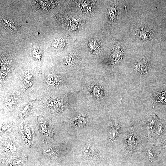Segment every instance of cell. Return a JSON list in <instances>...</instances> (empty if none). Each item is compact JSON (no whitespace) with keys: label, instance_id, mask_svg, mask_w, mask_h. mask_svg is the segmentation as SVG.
Here are the masks:
<instances>
[{"label":"cell","instance_id":"6da1fadb","mask_svg":"<svg viewBox=\"0 0 166 166\" xmlns=\"http://www.w3.org/2000/svg\"><path fill=\"white\" fill-rule=\"evenodd\" d=\"M149 61L147 58H141L138 60L134 65L136 72L140 75L146 74L150 68Z\"/></svg>","mask_w":166,"mask_h":166},{"label":"cell","instance_id":"7a4b0ae2","mask_svg":"<svg viewBox=\"0 0 166 166\" xmlns=\"http://www.w3.org/2000/svg\"><path fill=\"white\" fill-rule=\"evenodd\" d=\"M136 137L134 133L130 132L127 136V146L131 151L133 150L136 145Z\"/></svg>","mask_w":166,"mask_h":166},{"label":"cell","instance_id":"3957f363","mask_svg":"<svg viewBox=\"0 0 166 166\" xmlns=\"http://www.w3.org/2000/svg\"><path fill=\"white\" fill-rule=\"evenodd\" d=\"M117 128H112L110 131L109 136L110 138L113 140H114L117 136Z\"/></svg>","mask_w":166,"mask_h":166},{"label":"cell","instance_id":"277c9868","mask_svg":"<svg viewBox=\"0 0 166 166\" xmlns=\"http://www.w3.org/2000/svg\"><path fill=\"white\" fill-rule=\"evenodd\" d=\"M148 157L150 159H153L155 157V154L154 152L151 149H149L147 153Z\"/></svg>","mask_w":166,"mask_h":166},{"label":"cell","instance_id":"5b68a950","mask_svg":"<svg viewBox=\"0 0 166 166\" xmlns=\"http://www.w3.org/2000/svg\"><path fill=\"white\" fill-rule=\"evenodd\" d=\"M77 124L79 125L80 126H83L85 124V119L82 117L80 118H78L77 120Z\"/></svg>","mask_w":166,"mask_h":166}]
</instances>
